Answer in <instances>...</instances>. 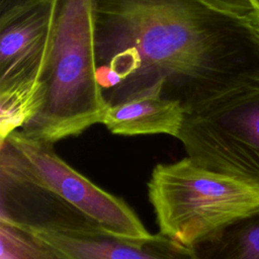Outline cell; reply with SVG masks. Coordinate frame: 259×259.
<instances>
[{"label":"cell","instance_id":"1","mask_svg":"<svg viewBox=\"0 0 259 259\" xmlns=\"http://www.w3.org/2000/svg\"><path fill=\"white\" fill-rule=\"evenodd\" d=\"M96 70L120 84L108 105L158 84L180 102L259 76V15L194 0H95Z\"/></svg>","mask_w":259,"mask_h":259},{"label":"cell","instance_id":"2","mask_svg":"<svg viewBox=\"0 0 259 259\" xmlns=\"http://www.w3.org/2000/svg\"><path fill=\"white\" fill-rule=\"evenodd\" d=\"M47 96L39 113L19 130L55 144L102 123L108 107L96 80L95 0H54Z\"/></svg>","mask_w":259,"mask_h":259},{"label":"cell","instance_id":"3","mask_svg":"<svg viewBox=\"0 0 259 259\" xmlns=\"http://www.w3.org/2000/svg\"><path fill=\"white\" fill-rule=\"evenodd\" d=\"M178 136L197 165L259 191V76L182 102Z\"/></svg>","mask_w":259,"mask_h":259},{"label":"cell","instance_id":"4","mask_svg":"<svg viewBox=\"0 0 259 259\" xmlns=\"http://www.w3.org/2000/svg\"><path fill=\"white\" fill-rule=\"evenodd\" d=\"M159 233L191 247L226 223L259 208V191L189 157L158 164L148 182Z\"/></svg>","mask_w":259,"mask_h":259},{"label":"cell","instance_id":"5","mask_svg":"<svg viewBox=\"0 0 259 259\" xmlns=\"http://www.w3.org/2000/svg\"><path fill=\"white\" fill-rule=\"evenodd\" d=\"M0 154L25 176L55 193L103 230L127 238L151 234L121 198L100 188L65 162L54 144L23 135L19 130L0 141Z\"/></svg>","mask_w":259,"mask_h":259},{"label":"cell","instance_id":"6","mask_svg":"<svg viewBox=\"0 0 259 259\" xmlns=\"http://www.w3.org/2000/svg\"><path fill=\"white\" fill-rule=\"evenodd\" d=\"M54 0H27L0 11V86L34 73L46 76Z\"/></svg>","mask_w":259,"mask_h":259},{"label":"cell","instance_id":"7","mask_svg":"<svg viewBox=\"0 0 259 259\" xmlns=\"http://www.w3.org/2000/svg\"><path fill=\"white\" fill-rule=\"evenodd\" d=\"M0 221L33 232L96 225L55 193L25 176L4 155H0Z\"/></svg>","mask_w":259,"mask_h":259},{"label":"cell","instance_id":"8","mask_svg":"<svg viewBox=\"0 0 259 259\" xmlns=\"http://www.w3.org/2000/svg\"><path fill=\"white\" fill-rule=\"evenodd\" d=\"M33 233L68 259H194L190 247L160 233L147 239H134L109 233L97 225Z\"/></svg>","mask_w":259,"mask_h":259},{"label":"cell","instance_id":"9","mask_svg":"<svg viewBox=\"0 0 259 259\" xmlns=\"http://www.w3.org/2000/svg\"><path fill=\"white\" fill-rule=\"evenodd\" d=\"M158 84L123 101L108 105L102 123L113 135H169L178 139L185 110L182 103L164 94Z\"/></svg>","mask_w":259,"mask_h":259},{"label":"cell","instance_id":"10","mask_svg":"<svg viewBox=\"0 0 259 259\" xmlns=\"http://www.w3.org/2000/svg\"><path fill=\"white\" fill-rule=\"evenodd\" d=\"M190 248L194 259H259V208L226 223Z\"/></svg>","mask_w":259,"mask_h":259},{"label":"cell","instance_id":"11","mask_svg":"<svg viewBox=\"0 0 259 259\" xmlns=\"http://www.w3.org/2000/svg\"><path fill=\"white\" fill-rule=\"evenodd\" d=\"M46 96L47 82L42 73L0 86V141L32 120L41 110Z\"/></svg>","mask_w":259,"mask_h":259},{"label":"cell","instance_id":"12","mask_svg":"<svg viewBox=\"0 0 259 259\" xmlns=\"http://www.w3.org/2000/svg\"><path fill=\"white\" fill-rule=\"evenodd\" d=\"M0 259H68L32 231L0 221Z\"/></svg>","mask_w":259,"mask_h":259},{"label":"cell","instance_id":"13","mask_svg":"<svg viewBox=\"0 0 259 259\" xmlns=\"http://www.w3.org/2000/svg\"><path fill=\"white\" fill-rule=\"evenodd\" d=\"M209 8L239 15H259V8L252 0H194Z\"/></svg>","mask_w":259,"mask_h":259},{"label":"cell","instance_id":"14","mask_svg":"<svg viewBox=\"0 0 259 259\" xmlns=\"http://www.w3.org/2000/svg\"><path fill=\"white\" fill-rule=\"evenodd\" d=\"M27 0H0V11L8 9L14 5L25 2Z\"/></svg>","mask_w":259,"mask_h":259},{"label":"cell","instance_id":"15","mask_svg":"<svg viewBox=\"0 0 259 259\" xmlns=\"http://www.w3.org/2000/svg\"><path fill=\"white\" fill-rule=\"evenodd\" d=\"M254 3H255V5L259 8V0H252Z\"/></svg>","mask_w":259,"mask_h":259}]
</instances>
